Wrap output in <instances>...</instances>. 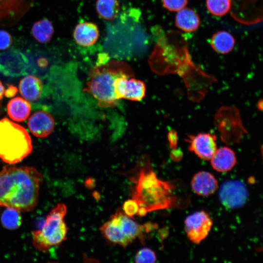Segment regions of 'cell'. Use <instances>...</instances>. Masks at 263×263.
Returning a JSON list of instances; mask_svg holds the SVG:
<instances>
[{
  "mask_svg": "<svg viewBox=\"0 0 263 263\" xmlns=\"http://www.w3.org/2000/svg\"><path fill=\"white\" fill-rule=\"evenodd\" d=\"M213 225L209 215L204 211L195 212L185 221V230L188 239L198 244L208 235Z\"/></svg>",
  "mask_w": 263,
  "mask_h": 263,
  "instance_id": "9",
  "label": "cell"
},
{
  "mask_svg": "<svg viewBox=\"0 0 263 263\" xmlns=\"http://www.w3.org/2000/svg\"><path fill=\"white\" fill-rule=\"evenodd\" d=\"M175 23L179 29L187 32H192L199 27L200 19L194 10L185 7L178 11L175 17Z\"/></svg>",
  "mask_w": 263,
  "mask_h": 263,
  "instance_id": "17",
  "label": "cell"
},
{
  "mask_svg": "<svg viewBox=\"0 0 263 263\" xmlns=\"http://www.w3.org/2000/svg\"><path fill=\"white\" fill-rule=\"evenodd\" d=\"M12 42L10 34L6 30H0V50H5L9 48Z\"/></svg>",
  "mask_w": 263,
  "mask_h": 263,
  "instance_id": "28",
  "label": "cell"
},
{
  "mask_svg": "<svg viewBox=\"0 0 263 263\" xmlns=\"http://www.w3.org/2000/svg\"><path fill=\"white\" fill-rule=\"evenodd\" d=\"M157 226L151 223L140 225L119 209L99 229L110 243L126 247L136 238L144 243L145 234L155 229Z\"/></svg>",
  "mask_w": 263,
  "mask_h": 263,
  "instance_id": "4",
  "label": "cell"
},
{
  "mask_svg": "<svg viewBox=\"0 0 263 263\" xmlns=\"http://www.w3.org/2000/svg\"><path fill=\"white\" fill-rule=\"evenodd\" d=\"M95 8L99 17L106 20H113L119 13L120 4L118 0H96Z\"/></svg>",
  "mask_w": 263,
  "mask_h": 263,
  "instance_id": "22",
  "label": "cell"
},
{
  "mask_svg": "<svg viewBox=\"0 0 263 263\" xmlns=\"http://www.w3.org/2000/svg\"><path fill=\"white\" fill-rule=\"evenodd\" d=\"M135 262L137 263H153L156 261L154 252L148 247L141 248L135 254Z\"/></svg>",
  "mask_w": 263,
  "mask_h": 263,
  "instance_id": "25",
  "label": "cell"
},
{
  "mask_svg": "<svg viewBox=\"0 0 263 263\" xmlns=\"http://www.w3.org/2000/svg\"><path fill=\"white\" fill-rule=\"evenodd\" d=\"M217 137L209 132L188 135L186 141L188 149L198 157L205 160H210L217 150Z\"/></svg>",
  "mask_w": 263,
  "mask_h": 263,
  "instance_id": "12",
  "label": "cell"
},
{
  "mask_svg": "<svg viewBox=\"0 0 263 263\" xmlns=\"http://www.w3.org/2000/svg\"><path fill=\"white\" fill-rule=\"evenodd\" d=\"M168 139L170 147L172 149H176L178 144V137L177 132L173 130L169 131L168 134Z\"/></svg>",
  "mask_w": 263,
  "mask_h": 263,
  "instance_id": "29",
  "label": "cell"
},
{
  "mask_svg": "<svg viewBox=\"0 0 263 263\" xmlns=\"http://www.w3.org/2000/svg\"><path fill=\"white\" fill-rule=\"evenodd\" d=\"M99 31L94 23L83 21L78 23L73 31V37L76 43L83 47H89L97 41Z\"/></svg>",
  "mask_w": 263,
  "mask_h": 263,
  "instance_id": "14",
  "label": "cell"
},
{
  "mask_svg": "<svg viewBox=\"0 0 263 263\" xmlns=\"http://www.w3.org/2000/svg\"><path fill=\"white\" fill-rule=\"evenodd\" d=\"M31 137L22 126L7 118L0 120V159L10 164L19 162L32 151Z\"/></svg>",
  "mask_w": 263,
  "mask_h": 263,
  "instance_id": "5",
  "label": "cell"
},
{
  "mask_svg": "<svg viewBox=\"0 0 263 263\" xmlns=\"http://www.w3.org/2000/svg\"><path fill=\"white\" fill-rule=\"evenodd\" d=\"M257 107L259 110L262 111L263 110V100L261 99L257 103Z\"/></svg>",
  "mask_w": 263,
  "mask_h": 263,
  "instance_id": "34",
  "label": "cell"
},
{
  "mask_svg": "<svg viewBox=\"0 0 263 263\" xmlns=\"http://www.w3.org/2000/svg\"><path fill=\"white\" fill-rule=\"evenodd\" d=\"M43 177L32 167L7 165L0 171V207L30 211L36 207Z\"/></svg>",
  "mask_w": 263,
  "mask_h": 263,
  "instance_id": "2",
  "label": "cell"
},
{
  "mask_svg": "<svg viewBox=\"0 0 263 263\" xmlns=\"http://www.w3.org/2000/svg\"><path fill=\"white\" fill-rule=\"evenodd\" d=\"M33 37L39 42L47 43L52 39L54 34L52 23L47 19H41L35 22L31 28Z\"/></svg>",
  "mask_w": 263,
  "mask_h": 263,
  "instance_id": "21",
  "label": "cell"
},
{
  "mask_svg": "<svg viewBox=\"0 0 263 263\" xmlns=\"http://www.w3.org/2000/svg\"><path fill=\"white\" fill-rule=\"evenodd\" d=\"M85 185L88 188H93L94 185V180L91 178L87 179L85 181Z\"/></svg>",
  "mask_w": 263,
  "mask_h": 263,
  "instance_id": "32",
  "label": "cell"
},
{
  "mask_svg": "<svg viewBox=\"0 0 263 263\" xmlns=\"http://www.w3.org/2000/svg\"><path fill=\"white\" fill-rule=\"evenodd\" d=\"M191 187L193 191L198 195L207 196L216 191L218 184L216 179L211 173L201 171L192 177Z\"/></svg>",
  "mask_w": 263,
  "mask_h": 263,
  "instance_id": "15",
  "label": "cell"
},
{
  "mask_svg": "<svg viewBox=\"0 0 263 263\" xmlns=\"http://www.w3.org/2000/svg\"><path fill=\"white\" fill-rule=\"evenodd\" d=\"M139 205L137 202L133 199L126 201L122 207V210L128 216L132 218L137 214L139 210Z\"/></svg>",
  "mask_w": 263,
  "mask_h": 263,
  "instance_id": "27",
  "label": "cell"
},
{
  "mask_svg": "<svg viewBox=\"0 0 263 263\" xmlns=\"http://www.w3.org/2000/svg\"><path fill=\"white\" fill-rule=\"evenodd\" d=\"M231 0H206V6L208 12L216 16H223L229 10Z\"/></svg>",
  "mask_w": 263,
  "mask_h": 263,
  "instance_id": "24",
  "label": "cell"
},
{
  "mask_svg": "<svg viewBox=\"0 0 263 263\" xmlns=\"http://www.w3.org/2000/svg\"><path fill=\"white\" fill-rule=\"evenodd\" d=\"M30 67L25 55L19 50L0 53V73L6 76L16 77L26 75Z\"/></svg>",
  "mask_w": 263,
  "mask_h": 263,
  "instance_id": "8",
  "label": "cell"
},
{
  "mask_svg": "<svg viewBox=\"0 0 263 263\" xmlns=\"http://www.w3.org/2000/svg\"><path fill=\"white\" fill-rule=\"evenodd\" d=\"M17 92L18 89L16 87L13 85H9L4 94L6 97H10L14 96Z\"/></svg>",
  "mask_w": 263,
  "mask_h": 263,
  "instance_id": "30",
  "label": "cell"
},
{
  "mask_svg": "<svg viewBox=\"0 0 263 263\" xmlns=\"http://www.w3.org/2000/svg\"><path fill=\"white\" fill-rule=\"evenodd\" d=\"M28 126L31 132L38 138H44L51 133L55 128V121L47 112L40 111L29 118Z\"/></svg>",
  "mask_w": 263,
  "mask_h": 263,
  "instance_id": "13",
  "label": "cell"
},
{
  "mask_svg": "<svg viewBox=\"0 0 263 263\" xmlns=\"http://www.w3.org/2000/svg\"><path fill=\"white\" fill-rule=\"evenodd\" d=\"M219 196L221 203L227 208H236L242 207L248 197V192L244 184L238 180L225 182L219 190Z\"/></svg>",
  "mask_w": 263,
  "mask_h": 263,
  "instance_id": "10",
  "label": "cell"
},
{
  "mask_svg": "<svg viewBox=\"0 0 263 263\" xmlns=\"http://www.w3.org/2000/svg\"><path fill=\"white\" fill-rule=\"evenodd\" d=\"M210 160L212 168L215 170L221 172L229 171L236 163L235 152L227 147L217 149Z\"/></svg>",
  "mask_w": 263,
  "mask_h": 263,
  "instance_id": "16",
  "label": "cell"
},
{
  "mask_svg": "<svg viewBox=\"0 0 263 263\" xmlns=\"http://www.w3.org/2000/svg\"><path fill=\"white\" fill-rule=\"evenodd\" d=\"M181 151L179 150H177L176 149H173L171 152V157L173 160H178L182 157Z\"/></svg>",
  "mask_w": 263,
  "mask_h": 263,
  "instance_id": "31",
  "label": "cell"
},
{
  "mask_svg": "<svg viewBox=\"0 0 263 263\" xmlns=\"http://www.w3.org/2000/svg\"><path fill=\"white\" fill-rule=\"evenodd\" d=\"M136 169L131 180L133 185L132 199L139 207L137 215L142 217L153 211L181 206V200L176 192V185L158 178L149 158H143Z\"/></svg>",
  "mask_w": 263,
  "mask_h": 263,
  "instance_id": "1",
  "label": "cell"
},
{
  "mask_svg": "<svg viewBox=\"0 0 263 263\" xmlns=\"http://www.w3.org/2000/svg\"><path fill=\"white\" fill-rule=\"evenodd\" d=\"M1 215V222L6 228L14 230L19 228L22 223L20 211L12 208L6 207Z\"/></svg>",
  "mask_w": 263,
  "mask_h": 263,
  "instance_id": "23",
  "label": "cell"
},
{
  "mask_svg": "<svg viewBox=\"0 0 263 263\" xmlns=\"http://www.w3.org/2000/svg\"><path fill=\"white\" fill-rule=\"evenodd\" d=\"M214 123L222 140L227 145L238 143L247 130L243 125L239 110L234 106H223L215 114Z\"/></svg>",
  "mask_w": 263,
  "mask_h": 263,
  "instance_id": "7",
  "label": "cell"
},
{
  "mask_svg": "<svg viewBox=\"0 0 263 263\" xmlns=\"http://www.w3.org/2000/svg\"><path fill=\"white\" fill-rule=\"evenodd\" d=\"M210 43L212 49L217 53L225 54L230 52L233 49L235 40L229 33L220 31L213 34Z\"/></svg>",
  "mask_w": 263,
  "mask_h": 263,
  "instance_id": "20",
  "label": "cell"
},
{
  "mask_svg": "<svg viewBox=\"0 0 263 263\" xmlns=\"http://www.w3.org/2000/svg\"><path fill=\"white\" fill-rule=\"evenodd\" d=\"M163 6L171 12H178L185 7L188 0H162Z\"/></svg>",
  "mask_w": 263,
  "mask_h": 263,
  "instance_id": "26",
  "label": "cell"
},
{
  "mask_svg": "<svg viewBox=\"0 0 263 263\" xmlns=\"http://www.w3.org/2000/svg\"><path fill=\"white\" fill-rule=\"evenodd\" d=\"M31 105L25 99L16 97L11 99L7 106L8 114L13 120L21 122L26 120L31 112Z\"/></svg>",
  "mask_w": 263,
  "mask_h": 263,
  "instance_id": "19",
  "label": "cell"
},
{
  "mask_svg": "<svg viewBox=\"0 0 263 263\" xmlns=\"http://www.w3.org/2000/svg\"><path fill=\"white\" fill-rule=\"evenodd\" d=\"M67 207L57 204L48 214L41 228L32 232V241L38 250L46 252L66 239L68 232L64 217Z\"/></svg>",
  "mask_w": 263,
  "mask_h": 263,
  "instance_id": "6",
  "label": "cell"
},
{
  "mask_svg": "<svg viewBox=\"0 0 263 263\" xmlns=\"http://www.w3.org/2000/svg\"><path fill=\"white\" fill-rule=\"evenodd\" d=\"M5 92V88L2 83L0 81V101L2 99Z\"/></svg>",
  "mask_w": 263,
  "mask_h": 263,
  "instance_id": "33",
  "label": "cell"
},
{
  "mask_svg": "<svg viewBox=\"0 0 263 263\" xmlns=\"http://www.w3.org/2000/svg\"><path fill=\"white\" fill-rule=\"evenodd\" d=\"M114 92L117 100L140 101L145 95L146 85L143 81L132 77L120 76L114 81Z\"/></svg>",
  "mask_w": 263,
  "mask_h": 263,
  "instance_id": "11",
  "label": "cell"
},
{
  "mask_svg": "<svg viewBox=\"0 0 263 263\" xmlns=\"http://www.w3.org/2000/svg\"><path fill=\"white\" fill-rule=\"evenodd\" d=\"M130 66L120 60L96 63L90 71L84 91L91 94L101 107H113L118 100L114 92L115 79L120 76L133 77Z\"/></svg>",
  "mask_w": 263,
  "mask_h": 263,
  "instance_id": "3",
  "label": "cell"
},
{
  "mask_svg": "<svg viewBox=\"0 0 263 263\" xmlns=\"http://www.w3.org/2000/svg\"><path fill=\"white\" fill-rule=\"evenodd\" d=\"M19 90L25 99L30 101H35L38 100L41 95L42 84L38 77L29 75L20 80Z\"/></svg>",
  "mask_w": 263,
  "mask_h": 263,
  "instance_id": "18",
  "label": "cell"
}]
</instances>
